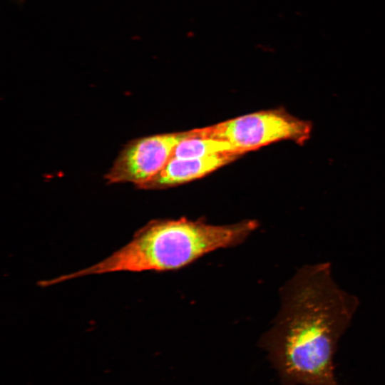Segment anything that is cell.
<instances>
[{"label": "cell", "instance_id": "cell-1", "mask_svg": "<svg viewBox=\"0 0 385 385\" xmlns=\"http://www.w3.org/2000/svg\"><path fill=\"white\" fill-rule=\"evenodd\" d=\"M262 343L284 385H340L334 358L359 300L335 282L329 262L304 265L280 290Z\"/></svg>", "mask_w": 385, "mask_h": 385}, {"label": "cell", "instance_id": "cell-5", "mask_svg": "<svg viewBox=\"0 0 385 385\" xmlns=\"http://www.w3.org/2000/svg\"><path fill=\"white\" fill-rule=\"evenodd\" d=\"M240 152H227L201 158H170L164 168L141 189H163L202 178L240 156Z\"/></svg>", "mask_w": 385, "mask_h": 385}, {"label": "cell", "instance_id": "cell-4", "mask_svg": "<svg viewBox=\"0 0 385 385\" xmlns=\"http://www.w3.org/2000/svg\"><path fill=\"white\" fill-rule=\"evenodd\" d=\"M188 137L185 131L135 139L120 151L105 178L109 183H133L139 188L164 168L177 145Z\"/></svg>", "mask_w": 385, "mask_h": 385}, {"label": "cell", "instance_id": "cell-3", "mask_svg": "<svg viewBox=\"0 0 385 385\" xmlns=\"http://www.w3.org/2000/svg\"><path fill=\"white\" fill-rule=\"evenodd\" d=\"M312 130L310 121L277 108L247 114L188 133L190 137L225 140L246 153L281 140L303 145L310 138Z\"/></svg>", "mask_w": 385, "mask_h": 385}, {"label": "cell", "instance_id": "cell-2", "mask_svg": "<svg viewBox=\"0 0 385 385\" xmlns=\"http://www.w3.org/2000/svg\"><path fill=\"white\" fill-rule=\"evenodd\" d=\"M256 220L224 225L185 217L153 220L111 255L91 266L51 279L52 284L88 275L118 272H163L180 269L215 250L242 243Z\"/></svg>", "mask_w": 385, "mask_h": 385}, {"label": "cell", "instance_id": "cell-6", "mask_svg": "<svg viewBox=\"0 0 385 385\" xmlns=\"http://www.w3.org/2000/svg\"><path fill=\"white\" fill-rule=\"evenodd\" d=\"M227 152L242 153L225 140L190 136L177 145L170 158H201Z\"/></svg>", "mask_w": 385, "mask_h": 385}]
</instances>
